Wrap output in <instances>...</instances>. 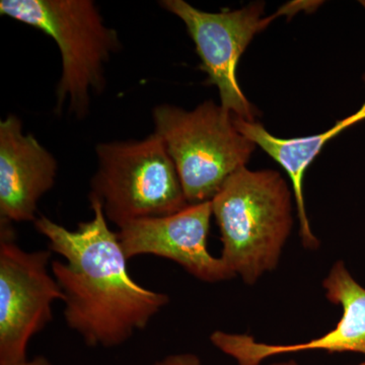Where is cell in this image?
<instances>
[{
  "label": "cell",
  "instance_id": "obj_1",
  "mask_svg": "<svg viewBox=\"0 0 365 365\" xmlns=\"http://www.w3.org/2000/svg\"><path fill=\"white\" fill-rule=\"evenodd\" d=\"M93 216L68 230L46 216L34 222L49 250L64 259L51 272L64 294V319L88 347L123 345L169 304V295L141 287L129 274L117 232L110 230L100 204Z\"/></svg>",
  "mask_w": 365,
  "mask_h": 365
},
{
  "label": "cell",
  "instance_id": "obj_2",
  "mask_svg": "<svg viewBox=\"0 0 365 365\" xmlns=\"http://www.w3.org/2000/svg\"><path fill=\"white\" fill-rule=\"evenodd\" d=\"M292 195L279 173L246 167L211 200L222 237L220 259L247 284L277 267L294 225Z\"/></svg>",
  "mask_w": 365,
  "mask_h": 365
},
{
  "label": "cell",
  "instance_id": "obj_3",
  "mask_svg": "<svg viewBox=\"0 0 365 365\" xmlns=\"http://www.w3.org/2000/svg\"><path fill=\"white\" fill-rule=\"evenodd\" d=\"M0 14L34 26L55 41L61 55L55 112L63 108L81 119L91 93L106 88V66L121 48L115 29L105 24L91 0H1Z\"/></svg>",
  "mask_w": 365,
  "mask_h": 365
},
{
  "label": "cell",
  "instance_id": "obj_4",
  "mask_svg": "<svg viewBox=\"0 0 365 365\" xmlns=\"http://www.w3.org/2000/svg\"><path fill=\"white\" fill-rule=\"evenodd\" d=\"M153 120L189 204L212 200L228 178L246 168L257 146L237 128L234 115L212 101L191 111L158 106Z\"/></svg>",
  "mask_w": 365,
  "mask_h": 365
},
{
  "label": "cell",
  "instance_id": "obj_5",
  "mask_svg": "<svg viewBox=\"0 0 365 365\" xmlns=\"http://www.w3.org/2000/svg\"><path fill=\"white\" fill-rule=\"evenodd\" d=\"M96 155L88 200L100 204L118 228L189 205L175 163L155 132L141 140L98 143Z\"/></svg>",
  "mask_w": 365,
  "mask_h": 365
},
{
  "label": "cell",
  "instance_id": "obj_6",
  "mask_svg": "<svg viewBox=\"0 0 365 365\" xmlns=\"http://www.w3.org/2000/svg\"><path fill=\"white\" fill-rule=\"evenodd\" d=\"M319 2H292L277 13L263 18L264 2H254L237 11L206 13L184 0H163L160 6L175 14L186 26L201 59L206 83L220 91V105L234 116L255 122L256 109L250 104L237 81V66L254 36L278 16H289Z\"/></svg>",
  "mask_w": 365,
  "mask_h": 365
},
{
  "label": "cell",
  "instance_id": "obj_7",
  "mask_svg": "<svg viewBox=\"0 0 365 365\" xmlns=\"http://www.w3.org/2000/svg\"><path fill=\"white\" fill-rule=\"evenodd\" d=\"M52 252H28L16 242L11 222L0 225V365L28 359V346L53 319L52 306L64 300L50 273Z\"/></svg>",
  "mask_w": 365,
  "mask_h": 365
},
{
  "label": "cell",
  "instance_id": "obj_8",
  "mask_svg": "<svg viewBox=\"0 0 365 365\" xmlns=\"http://www.w3.org/2000/svg\"><path fill=\"white\" fill-rule=\"evenodd\" d=\"M211 201L189 204L173 215L143 218L119 228L120 245L128 260L141 255L168 259L197 279L217 283L235 278L220 257L208 250Z\"/></svg>",
  "mask_w": 365,
  "mask_h": 365
},
{
  "label": "cell",
  "instance_id": "obj_9",
  "mask_svg": "<svg viewBox=\"0 0 365 365\" xmlns=\"http://www.w3.org/2000/svg\"><path fill=\"white\" fill-rule=\"evenodd\" d=\"M326 297L341 307L342 316L330 332L297 344L272 345L252 336L215 331L210 341L237 365H260L270 357L288 353L353 352L365 357V288L353 278L342 261L336 262L323 281Z\"/></svg>",
  "mask_w": 365,
  "mask_h": 365
},
{
  "label": "cell",
  "instance_id": "obj_10",
  "mask_svg": "<svg viewBox=\"0 0 365 365\" xmlns=\"http://www.w3.org/2000/svg\"><path fill=\"white\" fill-rule=\"evenodd\" d=\"M58 163L16 115L0 121V220L35 222L38 203L54 187Z\"/></svg>",
  "mask_w": 365,
  "mask_h": 365
},
{
  "label": "cell",
  "instance_id": "obj_11",
  "mask_svg": "<svg viewBox=\"0 0 365 365\" xmlns=\"http://www.w3.org/2000/svg\"><path fill=\"white\" fill-rule=\"evenodd\" d=\"M364 119H365V104L359 112L341 120L334 125L332 128L319 135L283 139L277 138L269 133L258 122H249L234 116L235 124L239 131L248 137L250 140L253 141L256 145L260 146L262 150L279 163L289 176L297 205L299 235L302 237V245L306 249L316 250L319 246L318 237L314 235L309 225L306 203H304L302 184H304V177L307 168L313 163L319 151L329 140L338 135L344 129Z\"/></svg>",
  "mask_w": 365,
  "mask_h": 365
},
{
  "label": "cell",
  "instance_id": "obj_12",
  "mask_svg": "<svg viewBox=\"0 0 365 365\" xmlns=\"http://www.w3.org/2000/svg\"><path fill=\"white\" fill-rule=\"evenodd\" d=\"M151 365H202L201 360L193 353H177L163 357Z\"/></svg>",
  "mask_w": 365,
  "mask_h": 365
},
{
  "label": "cell",
  "instance_id": "obj_13",
  "mask_svg": "<svg viewBox=\"0 0 365 365\" xmlns=\"http://www.w3.org/2000/svg\"><path fill=\"white\" fill-rule=\"evenodd\" d=\"M11 365H53L49 359H46L45 356L39 355V356L34 357L33 359H26L25 361L18 362V364Z\"/></svg>",
  "mask_w": 365,
  "mask_h": 365
},
{
  "label": "cell",
  "instance_id": "obj_14",
  "mask_svg": "<svg viewBox=\"0 0 365 365\" xmlns=\"http://www.w3.org/2000/svg\"><path fill=\"white\" fill-rule=\"evenodd\" d=\"M271 365H299V364H297V362L294 361V360H288V361L277 362V364H273ZM356 365H365V359H364V361L361 362V364H359Z\"/></svg>",
  "mask_w": 365,
  "mask_h": 365
}]
</instances>
